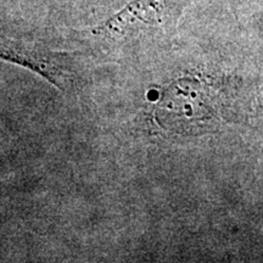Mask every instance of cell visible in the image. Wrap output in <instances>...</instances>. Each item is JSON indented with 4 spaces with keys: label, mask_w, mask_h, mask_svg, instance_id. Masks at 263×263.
<instances>
[{
    "label": "cell",
    "mask_w": 263,
    "mask_h": 263,
    "mask_svg": "<svg viewBox=\"0 0 263 263\" xmlns=\"http://www.w3.org/2000/svg\"><path fill=\"white\" fill-rule=\"evenodd\" d=\"M178 10L179 0H133L93 33L110 39L122 38L173 21Z\"/></svg>",
    "instance_id": "6da1fadb"
}]
</instances>
